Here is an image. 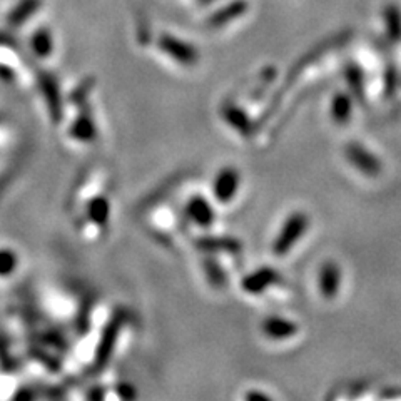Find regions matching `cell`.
Wrapping results in <instances>:
<instances>
[{
  "instance_id": "cell-6",
  "label": "cell",
  "mask_w": 401,
  "mask_h": 401,
  "mask_svg": "<svg viewBox=\"0 0 401 401\" xmlns=\"http://www.w3.org/2000/svg\"><path fill=\"white\" fill-rule=\"evenodd\" d=\"M318 286L326 299L336 298L341 286V270L333 261H326L318 274Z\"/></svg>"
},
{
  "instance_id": "cell-4",
  "label": "cell",
  "mask_w": 401,
  "mask_h": 401,
  "mask_svg": "<svg viewBox=\"0 0 401 401\" xmlns=\"http://www.w3.org/2000/svg\"><path fill=\"white\" fill-rule=\"evenodd\" d=\"M186 216L191 223L204 229L211 228L216 221V211H214L213 204L199 194L189 197V201L186 202Z\"/></svg>"
},
{
  "instance_id": "cell-15",
  "label": "cell",
  "mask_w": 401,
  "mask_h": 401,
  "mask_svg": "<svg viewBox=\"0 0 401 401\" xmlns=\"http://www.w3.org/2000/svg\"><path fill=\"white\" fill-rule=\"evenodd\" d=\"M248 400H271L268 395H263V393H249L246 396Z\"/></svg>"
},
{
  "instance_id": "cell-12",
  "label": "cell",
  "mask_w": 401,
  "mask_h": 401,
  "mask_svg": "<svg viewBox=\"0 0 401 401\" xmlns=\"http://www.w3.org/2000/svg\"><path fill=\"white\" fill-rule=\"evenodd\" d=\"M72 136L79 141H91L96 136V126L91 122V119L80 118L72 127Z\"/></svg>"
},
{
  "instance_id": "cell-2",
  "label": "cell",
  "mask_w": 401,
  "mask_h": 401,
  "mask_svg": "<svg viewBox=\"0 0 401 401\" xmlns=\"http://www.w3.org/2000/svg\"><path fill=\"white\" fill-rule=\"evenodd\" d=\"M241 186V174L236 167L226 166L219 169L213 181V194L217 202L221 204H229L239 191Z\"/></svg>"
},
{
  "instance_id": "cell-10",
  "label": "cell",
  "mask_w": 401,
  "mask_h": 401,
  "mask_svg": "<svg viewBox=\"0 0 401 401\" xmlns=\"http://www.w3.org/2000/svg\"><path fill=\"white\" fill-rule=\"evenodd\" d=\"M87 213L89 217H91L96 224L104 226L109 221L111 206H109V201L104 199V197H96V199H92L91 204H89Z\"/></svg>"
},
{
  "instance_id": "cell-1",
  "label": "cell",
  "mask_w": 401,
  "mask_h": 401,
  "mask_svg": "<svg viewBox=\"0 0 401 401\" xmlns=\"http://www.w3.org/2000/svg\"><path fill=\"white\" fill-rule=\"evenodd\" d=\"M307 226H310V217L305 213L298 211L293 213L286 221H284L283 228L279 229L278 236H276L274 243H272V251L276 256H286L288 252L296 246L303 235L306 232Z\"/></svg>"
},
{
  "instance_id": "cell-3",
  "label": "cell",
  "mask_w": 401,
  "mask_h": 401,
  "mask_svg": "<svg viewBox=\"0 0 401 401\" xmlns=\"http://www.w3.org/2000/svg\"><path fill=\"white\" fill-rule=\"evenodd\" d=\"M345 154H346V158H348V161L351 162L358 171H361L365 176H369V177L380 176L381 169H383V164H381V161L376 158L375 154L369 153L368 149H365L361 144H356V142L348 144L345 149Z\"/></svg>"
},
{
  "instance_id": "cell-11",
  "label": "cell",
  "mask_w": 401,
  "mask_h": 401,
  "mask_svg": "<svg viewBox=\"0 0 401 401\" xmlns=\"http://www.w3.org/2000/svg\"><path fill=\"white\" fill-rule=\"evenodd\" d=\"M19 266V256L14 249L0 248V278H7Z\"/></svg>"
},
{
  "instance_id": "cell-14",
  "label": "cell",
  "mask_w": 401,
  "mask_h": 401,
  "mask_svg": "<svg viewBox=\"0 0 401 401\" xmlns=\"http://www.w3.org/2000/svg\"><path fill=\"white\" fill-rule=\"evenodd\" d=\"M32 47L37 52V56L42 57L49 56L50 49H52V42H50L47 32H44V30H42V32H37L32 39Z\"/></svg>"
},
{
  "instance_id": "cell-7",
  "label": "cell",
  "mask_w": 401,
  "mask_h": 401,
  "mask_svg": "<svg viewBox=\"0 0 401 401\" xmlns=\"http://www.w3.org/2000/svg\"><path fill=\"white\" fill-rule=\"evenodd\" d=\"M278 279L279 274L274 270H271V268H261V270L249 272L246 278L243 279L241 286L249 294H261L268 288H271L272 284L278 283Z\"/></svg>"
},
{
  "instance_id": "cell-13",
  "label": "cell",
  "mask_w": 401,
  "mask_h": 401,
  "mask_svg": "<svg viewBox=\"0 0 401 401\" xmlns=\"http://www.w3.org/2000/svg\"><path fill=\"white\" fill-rule=\"evenodd\" d=\"M226 120H229L231 122V126H235L236 129H239L241 132H249V120L246 116H244L243 111H239V109H235V107H228L226 109V114H224Z\"/></svg>"
},
{
  "instance_id": "cell-9",
  "label": "cell",
  "mask_w": 401,
  "mask_h": 401,
  "mask_svg": "<svg viewBox=\"0 0 401 401\" xmlns=\"http://www.w3.org/2000/svg\"><path fill=\"white\" fill-rule=\"evenodd\" d=\"M353 112V100L349 94L345 92H338L336 96L331 100V118L334 119V122L338 124H346L351 118Z\"/></svg>"
},
{
  "instance_id": "cell-8",
  "label": "cell",
  "mask_w": 401,
  "mask_h": 401,
  "mask_svg": "<svg viewBox=\"0 0 401 401\" xmlns=\"http://www.w3.org/2000/svg\"><path fill=\"white\" fill-rule=\"evenodd\" d=\"M162 47H164V50L171 57H174L181 64H193L196 61V50L191 47V45L179 42L177 39L166 37L164 42H162Z\"/></svg>"
},
{
  "instance_id": "cell-5",
  "label": "cell",
  "mask_w": 401,
  "mask_h": 401,
  "mask_svg": "<svg viewBox=\"0 0 401 401\" xmlns=\"http://www.w3.org/2000/svg\"><path fill=\"white\" fill-rule=\"evenodd\" d=\"M261 329H263L264 336L270 338V340L284 341L296 336L299 328L294 321H291V319L281 316H270L264 319L263 325H261Z\"/></svg>"
}]
</instances>
